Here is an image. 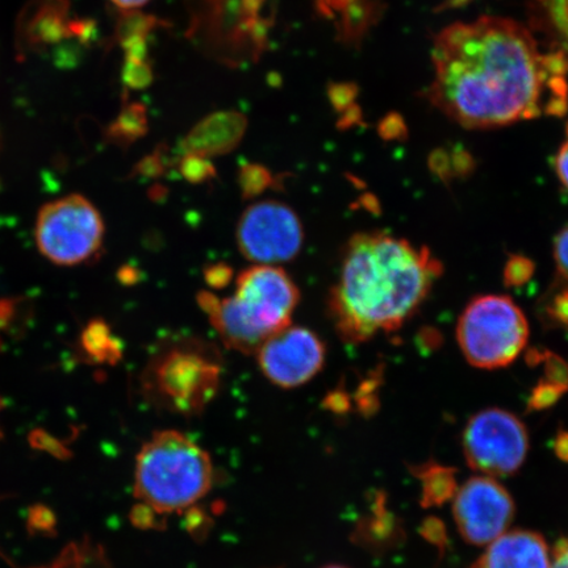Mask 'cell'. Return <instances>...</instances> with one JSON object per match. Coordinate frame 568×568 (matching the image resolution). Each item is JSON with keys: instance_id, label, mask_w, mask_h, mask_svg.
Wrapping results in <instances>:
<instances>
[{"instance_id": "obj_19", "label": "cell", "mask_w": 568, "mask_h": 568, "mask_svg": "<svg viewBox=\"0 0 568 568\" xmlns=\"http://www.w3.org/2000/svg\"><path fill=\"white\" fill-rule=\"evenodd\" d=\"M274 178L272 173L257 163H246L241 166L239 172V184L241 193L245 199H252L261 195L264 191L272 186Z\"/></svg>"}, {"instance_id": "obj_27", "label": "cell", "mask_w": 568, "mask_h": 568, "mask_svg": "<svg viewBox=\"0 0 568 568\" xmlns=\"http://www.w3.org/2000/svg\"><path fill=\"white\" fill-rule=\"evenodd\" d=\"M353 98L354 88L347 87V84H335V87L329 88L331 102L338 111L346 109Z\"/></svg>"}, {"instance_id": "obj_26", "label": "cell", "mask_w": 568, "mask_h": 568, "mask_svg": "<svg viewBox=\"0 0 568 568\" xmlns=\"http://www.w3.org/2000/svg\"><path fill=\"white\" fill-rule=\"evenodd\" d=\"M204 280L211 288H225L233 280V270L225 264H215L205 268Z\"/></svg>"}, {"instance_id": "obj_17", "label": "cell", "mask_w": 568, "mask_h": 568, "mask_svg": "<svg viewBox=\"0 0 568 568\" xmlns=\"http://www.w3.org/2000/svg\"><path fill=\"white\" fill-rule=\"evenodd\" d=\"M420 478L425 507L442 506L456 494V479L450 468L432 465L420 470Z\"/></svg>"}, {"instance_id": "obj_16", "label": "cell", "mask_w": 568, "mask_h": 568, "mask_svg": "<svg viewBox=\"0 0 568 568\" xmlns=\"http://www.w3.org/2000/svg\"><path fill=\"white\" fill-rule=\"evenodd\" d=\"M148 133V111L141 103H128L110 126V138L118 145L128 146Z\"/></svg>"}, {"instance_id": "obj_30", "label": "cell", "mask_w": 568, "mask_h": 568, "mask_svg": "<svg viewBox=\"0 0 568 568\" xmlns=\"http://www.w3.org/2000/svg\"><path fill=\"white\" fill-rule=\"evenodd\" d=\"M550 568H568V539L557 545Z\"/></svg>"}, {"instance_id": "obj_20", "label": "cell", "mask_w": 568, "mask_h": 568, "mask_svg": "<svg viewBox=\"0 0 568 568\" xmlns=\"http://www.w3.org/2000/svg\"><path fill=\"white\" fill-rule=\"evenodd\" d=\"M180 172L191 183L207 182L215 176V168H213L210 159L195 154L183 155L180 161Z\"/></svg>"}, {"instance_id": "obj_7", "label": "cell", "mask_w": 568, "mask_h": 568, "mask_svg": "<svg viewBox=\"0 0 568 568\" xmlns=\"http://www.w3.org/2000/svg\"><path fill=\"white\" fill-rule=\"evenodd\" d=\"M104 234L101 212L80 194L45 204L36 219L39 251L60 266H77L94 258L101 252Z\"/></svg>"}, {"instance_id": "obj_28", "label": "cell", "mask_w": 568, "mask_h": 568, "mask_svg": "<svg viewBox=\"0 0 568 568\" xmlns=\"http://www.w3.org/2000/svg\"><path fill=\"white\" fill-rule=\"evenodd\" d=\"M556 170L559 181L562 182L564 186L568 191V126H567V140L560 146L556 159Z\"/></svg>"}, {"instance_id": "obj_23", "label": "cell", "mask_w": 568, "mask_h": 568, "mask_svg": "<svg viewBox=\"0 0 568 568\" xmlns=\"http://www.w3.org/2000/svg\"><path fill=\"white\" fill-rule=\"evenodd\" d=\"M545 7L554 32L568 47V0H548Z\"/></svg>"}, {"instance_id": "obj_31", "label": "cell", "mask_w": 568, "mask_h": 568, "mask_svg": "<svg viewBox=\"0 0 568 568\" xmlns=\"http://www.w3.org/2000/svg\"><path fill=\"white\" fill-rule=\"evenodd\" d=\"M111 2L119 7L120 10L134 11L151 2V0H111Z\"/></svg>"}, {"instance_id": "obj_6", "label": "cell", "mask_w": 568, "mask_h": 568, "mask_svg": "<svg viewBox=\"0 0 568 568\" xmlns=\"http://www.w3.org/2000/svg\"><path fill=\"white\" fill-rule=\"evenodd\" d=\"M457 338L468 364L496 371L509 366L523 353L529 339V324L509 297L483 295L466 305Z\"/></svg>"}, {"instance_id": "obj_9", "label": "cell", "mask_w": 568, "mask_h": 568, "mask_svg": "<svg viewBox=\"0 0 568 568\" xmlns=\"http://www.w3.org/2000/svg\"><path fill=\"white\" fill-rule=\"evenodd\" d=\"M528 446V432L520 418L499 408L474 415L464 432L468 465L491 477L516 473L527 457Z\"/></svg>"}, {"instance_id": "obj_25", "label": "cell", "mask_w": 568, "mask_h": 568, "mask_svg": "<svg viewBox=\"0 0 568 568\" xmlns=\"http://www.w3.org/2000/svg\"><path fill=\"white\" fill-rule=\"evenodd\" d=\"M554 258H556L560 278L568 282V225L559 232L554 243Z\"/></svg>"}, {"instance_id": "obj_14", "label": "cell", "mask_w": 568, "mask_h": 568, "mask_svg": "<svg viewBox=\"0 0 568 568\" xmlns=\"http://www.w3.org/2000/svg\"><path fill=\"white\" fill-rule=\"evenodd\" d=\"M320 16L335 21L341 41L362 39L378 16V0H315Z\"/></svg>"}, {"instance_id": "obj_10", "label": "cell", "mask_w": 568, "mask_h": 568, "mask_svg": "<svg viewBox=\"0 0 568 568\" xmlns=\"http://www.w3.org/2000/svg\"><path fill=\"white\" fill-rule=\"evenodd\" d=\"M254 355L270 383L293 389L307 385L323 371L326 349L314 331L290 324L267 338Z\"/></svg>"}, {"instance_id": "obj_13", "label": "cell", "mask_w": 568, "mask_h": 568, "mask_svg": "<svg viewBox=\"0 0 568 568\" xmlns=\"http://www.w3.org/2000/svg\"><path fill=\"white\" fill-rule=\"evenodd\" d=\"M548 545L535 531L515 530L496 538L474 568H550Z\"/></svg>"}, {"instance_id": "obj_32", "label": "cell", "mask_w": 568, "mask_h": 568, "mask_svg": "<svg viewBox=\"0 0 568 568\" xmlns=\"http://www.w3.org/2000/svg\"><path fill=\"white\" fill-rule=\"evenodd\" d=\"M557 453L558 456L565 460H568V433H560L557 439Z\"/></svg>"}, {"instance_id": "obj_34", "label": "cell", "mask_w": 568, "mask_h": 568, "mask_svg": "<svg viewBox=\"0 0 568 568\" xmlns=\"http://www.w3.org/2000/svg\"><path fill=\"white\" fill-rule=\"evenodd\" d=\"M537 2L545 6V3L548 2V0H537Z\"/></svg>"}, {"instance_id": "obj_33", "label": "cell", "mask_w": 568, "mask_h": 568, "mask_svg": "<svg viewBox=\"0 0 568 568\" xmlns=\"http://www.w3.org/2000/svg\"><path fill=\"white\" fill-rule=\"evenodd\" d=\"M323 568H346V567L333 565V566H326V567H323Z\"/></svg>"}, {"instance_id": "obj_24", "label": "cell", "mask_w": 568, "mask_h": 568, "mask_svg": "<svg viewBox=\"0 0 568 568\" xmlns=\"http://www.w3.org/2000/svg\"><path fill=\"white\" fill-rule=\"evenodd\" d=\"M567 389L554 385L549 381L539 383L535 390H532L529 408L530 409H545L552 406Z\"/></svg>"}, {"instance_id": "obj_3", "label": "cell", "mask_w": 568, "mask_h": 568, "mask_svg": "<svg viewBox=\"0 0 568 568\" xmlns=\"http://www.w3.org/2000/svg\"><path fill=\"white\" fill-rule=\"evenodd\" d=\"M301 291L281 266L253 265L241 272L229 297L210 291L197 294V304L207 315L224 346L253 355L276 332L293 324Z\"/></svg>"}, {"instance_id": "obj_11", "label": "cell", "mask_w": 568, "mask_h": 568, "mask_svg": "<svg viewBox=\"0 0 568 568\" xmlns=\"http://www.w3.org/2000/svg\"><path fill=\"white\" fill-rule=\"evenodd\" d=\"M514 515L513 497L499 483L488 477L468 479L454 500L458 530L471 545L494 542L508 528Z\"/></svg>"}, {"instance_id": "obj_21", "label": "cell", "mask_w": 568, "mask_h": 568, "mask_svg": "<svg viewBox=\"0 0 568 568\" xmlns=\"http://www.w3.org/2000/svg\"><path fill=\"white\" fill-rule=\"evenodd\" d=\"M123 78L125 87L144 89L153 80V71L148 60H125Z\"/></svg>"}, {"instance_id": "obj_1", "label": "cell", "mask_w": 568, "mask_h": 568, "mask_svg": "<svg viewBox=\"0 0 568 568\" xmlns=\"http://www.w3.org/2000/svg\"><path fill=\"white\" fill-rule=\"evenodd\" d=\"M428 97L454 122L488 130L568 110V59L517 21L485 17L436 36Z\"/></svg>"}, {"instance_id": "obj_15", "label": "cell", "mask_w": 568, "mask_h": 568, "mask_svg": "<svg viewBox=\"0 0 568 568\" xmlns=\"http://www.w3.org/2000/svg\"><path fill=\"white\" fill-rule=\"evenodd\" d=\"M82 347L90 358L101 364L109 362L113 365L122 358V345L101 320H94L83 331Z\"/></svg>"}, {"instance_id": "obj_12", "label": "cell", "mask_w": 568, "mask_h": 568, "mask_svg": "<svg viewBox=\"0 0 568 568\" xmlns=\"http://www.w3.org/2000/svg\"><path fill=\"white\" fill-rule=\"evenodd\" d=\"M247 120L236 111H220L197 123L183 140L184 154L204 159L231 153L243 140Z\"/></svg>"}, {"instance_id": "obj_35", "label": "cell", "mask_w": 568, "mask_h": 568, "mask_svg": "<svg viewBox=\"0 0 568 568\" xmlns=\"http://www.w3.org/2000/svg\"><path fill=\"white\" fill-rule=\"evenodd\" d=\"M0 408H2V400H0Z\"/></svg>"}, {"instance_id": "obj_22", "label": "cell", "mask_w": 568, "mask_h": 568, "mask_svg": "<svg viewBox=\"0 0 568 568\" xmlns=\"http://www.w3.org/2000/svg\"><path fill=\"white\" fill-rule=\"evenodd\" d=\"M532 273H535V265L531 261L523 255H514L504 270V282L507 286H523L530 280Z\"/></svg>"}, {"instance_id": "obj_5", "label": "cell", "mask_w": 568, "mask_h": 568, "mask_svg": "<svg viewBox=\"0 0 568 568\" xmlns=\"http://www.w3.org/2000/svg\"><path fill=\"white\" fill-rule=\"evenodd\" d=\"M213 479L210 454L193 438L178 430L154 433L136 458L134 517L181 514L209 495Z\"/></svg>"}, {"instance_id": "obj_29", "label": "cell", "mask_w": 568, "mask_h": 568, "mask_svg": "<svg viewBox=\"0 0 568 568\" xmlns=\"http://www.w3.org/2000/svg\"><path fill=\"white\" fill-rule=\"evenodd\" d=\"M138 173L148 176L161 175L163 173V165L159 151L152 155H149V158L139 163Z\"/></svg>"}, {"instance_id": "obj_2", "label": "cell", "mask_w": 568, "mask_h": 568, "mask_svg": "<svg viewBox=\"0 0 568 568\" xmlns=\"http://www.w3.org/2000/svg\"><path fill=\"white\" fill-rule=\"evenodd\" d=\"M442 274V262L425 246L383 232L354 234L328 296V315L338 337L362 344L402 328Z\"/></svg>"}, {"instance_id": "obj_8", "label": "cell", "mask_w": 568, "mask_h": 568, "mask_svg": "<svg viewBox=\"0 0 568 568\" xmlns=\"http://www.w3.org/2000/svg\"><path fill=\"white\" fill-rule=\"evenodd\" d=\"M236 243L254 265L281 266L294 261L304 245V226L297 213L281 201L252 203L239 219Z\"/></svg>"}, {"instance_id": "obj_18", "label": "cell", "mask_w": 568, "mask_h": 568, "mask_svg": "<svg viewBox=\"0 0 568 568\" xmlns=\"http://www.w3.org/2000/svg\"><path fill=\"white\" fill-rule=\"evenodd\" d=\"M556 284L546 294L542 307V315L546 324L568 331V282Z\"/></svg>"}, {"instance_id": "obj_4", "label": "cell", "mask_w": 568, "mask_h": 568, "mask_svg": "<svg viewBox=\"0 0 568 568\" xmlns=\"http://www.w3.org/2000/svg\"><path fill=\"white\" fill-rule=\"evenodd\" d=\"M224 357L210 339L172 335L154 345L140 373V394L170 415L195 417L222 388Z\"/></svg>"}]
</instances>
